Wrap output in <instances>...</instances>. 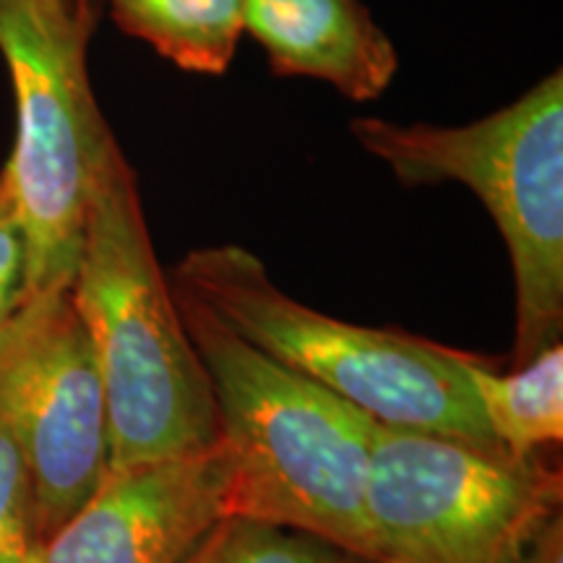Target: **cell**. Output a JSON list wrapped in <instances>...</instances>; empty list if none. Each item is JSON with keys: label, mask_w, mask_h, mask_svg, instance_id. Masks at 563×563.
I'll return each instance as SVG.
<instances>
[{"label": "cell", "mask_w": 563, "mask_h": 563, "mask_svg": "<svg viewBox=\"0 0 563 563\" xmlns=\"http://www.w3.org/2000/svg\"><path fill=\"white\" fill-rule=\"evenodd\" d=\"M70 298L108 399V470L217 441L207 368L157 262L136 170L115 133L97 159Z\"/></svg>", "instance_id": "1"}, {"label": "cell", "mask_w": 563, "mask_h": 563, "mask_svg": "<svg viewBox=\"0 0 563 563\" xmlns=\"http://www.w3.org/2000/svg\"><path fill=\"white\" fill-rule=\"evenodd\" d=\"M97 0H0L16 136L3 175L26 241V295L68 287L112 129L89 79Z\"/></svg>", "instance_id": "5"}, {"label": "cell", "mask_w": 563, "mask_h": 563, "mask_svg": "<svg viewBox=\"0 0 563 563\" xmlns=\"http://www.w3.org/2000/svg\"><path fill=\"white\" fill-rule=\"evenodd\" d=\"M112 24L188 74L222 76L243 37V0H97Z\"/></svg>", "instance_id": "11"}, {"label": "cell", "mask_w": 563, "mask_h": 563, "mask_svg": "<svg viewBox=\"0 0 563 563\" xmlns=\"http://www.w3.org/2000/svg\"><path fill=\"white\" fill-rule=\"evenodd\" d=\"M37 551L32 477L9 422L0 415V563H34Z\"/></svg>", "instance_id": "13"}, {"label": "cell", "mask_w": 563, "mask_h": 563, "mask_svg": "<svg viewBox=\"0 0 563 563\" xmlns=\"http://www.w3.org/2000/svg\"><path fill=\"white\" fill-rule=\"evenodd\" d=\"M230 519L222 443L108 470L34 563H186Z\"/></svg>", "instance_id": "8"}, {"label": "cell", "mask_w": 563, "mask_h": 563, "mask_svg": "<svg viewBox=\"0 0 563 563\" xmlns=\"http://www.w3.org/2000/svg\"><path fill=\"white\" fill-rule=\"evenodd\" d=\"M0 415L30 470L42 545L110 467L108 399L70 285L26 295L0 332Z\"/></svg>", "instance_id": "7"}, {"label": "cell", "mask_w": 563, "mask_h": 563, "mask_svg": "<svg viewBox=\"0 0 563 563\" xmlns=\"http://www.w3.org/2000/svg\"><path fill=\"white\" fill-rule=\"evenodd\" d=\"M514 563H563V509L538 527Z\"/></svg>", "instance_id": "15"}, {"label": "cell", "mask_w": 563, "mask_h": 563, "mask_svg": "<svg viewBox=\"0 0 563 563\" xmlns=\"http://www.w3.org/2000/svg\"><path fill=\"white\" fill-rule=\"evenodd\" d=\"M167 277L251 347L371 420L501 449L477 410L462 350L316 311L282 290L243 245L196 249Z\"/></svg>", "instance_id": "4"}, {"label": "cell", "mask_w": 563, "mask_h": 563, "mask_svg": "<svg viewBox=\"0 0 563 563\" xmlns=\"http://www.w3.org/2000/svg\"><path fill=\"white\" fill-rule=\"evenodd\" d=\"M464 376L490 439L509 456L527 460L563 441V344L496 371L464 352Z\"/></svg>", "instance_id": "10"}, {"label": "cell", "mask_w": 563, "mask_h": 563, "mask_svg": "<svg viewBox=\"0 0 563 563\" xmlns=\"http://www.w3.org/2000/svg\"><path fill=\"white\" fill-rule=\"evenodd\" d=\"M26 298V241L11 191L0 175V332Z\"/></svg>", "instance_id": "14"}, {"label": "cell", "mask_w": 563, "mask_h": 563, "mask_svg": "<svg viewBox=\"0 0 563 563\" xmlns=\"http://www.w3.org/2000/svg\"><path fill=\"white\" fill-rule=\"evenodd\" d=\"M559 470L378 422L365 488L373 563H514L563 509Z\"/></svg>", "instance_id": "6"}, {"label": "cell", "mask_w": 563, "mask_h": 563, "mask_svg": "<svg viewBox=\"0 0 563 563\" xmlns=\"http://www.w3.org/2000/svg\"><path fill=\"white\" fill-rule=\"evenodd\" d=\"M350 133L405 188L456 183L477 196L514 277L511 365L563 334V70L462 125L355 118Z\"/></svg>", "instance_id": "3"}, {"label": "cell", "mask_w": 563, "mask_h": 563, "mask_svg": "<svg viewBox=\"0 0 563 563\" xmlns=\"http://www.w3.org/2000/svg\"><path fill=\"white\" fill-rule=\"evenodd\" d=\"M186 563H365L306 534L279 527L224 519Z\"/></svg>", "instance_id": "12"}, {"label": "cell", "mask_w": 563, "mask_h": 563, "mask_svg": "<svg viewBox=\"0 0 563 563\" xmlns=\"http://www.w3.org/2000/svg\"><path fill=\"white\" fill-rule=\"evenodd\" d=\"M173 292L211 384L230 519L306 534L373 563L365 488L378 422L251 347L194 295L175 285Z\"/></svg>", "instance_id": "2"}, {"label": "cell", "mask_w": 563, "mask_h": 563, "mask_svg": "<svg viewBox=\"0 0 563 563\" xmlns=\"http://www.w3.org/2000/svg\"><path fill=\"white\" fill-rule=\"evenodd\" d=\"M243 34L274 76L329 84L350 102L391 87L399 53L363 0H243Z\"/></svg>", "instance_id": "9"}]
</instances>
